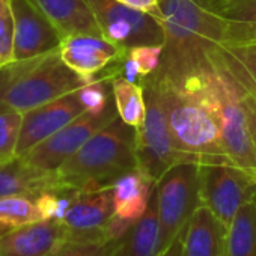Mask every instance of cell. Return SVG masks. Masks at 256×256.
I'll list each match as a JSON object with an SVG mask.
<instances>
[{"instance_id":"cell-10","label":"cell","mask_w":256,"mask_h":256,"mask_svg":"<svg viewBox=\"0 0 256 256\" xmlns=\"http://www.w3.org/2000/svg\"><path fill=\"white\" fill-rule=\"evenodd\" d=\"M114 100L102 112H84L59 132L32 148L23 158L34 168L54 174L95 133L118 118Z\"/></svg>"},{"instance_id":"cell-17","label":"cell","mask_w":256,"mask_h":256,"mask_svg":"<svg viewBox=\"0 0 256 256\" xmlns=\"http://www.w3.org/2000/svg\"><path fill=\"white\" fill-rule=\"evenodd\" d=\"M60 186L54 174L30 166L23 157L0 162V198L29 196L38 198L47 190Z\"/></svg>"},{"instance_id":"cell-3","label":"cell","mask_w":256,"mask_h":256,"mask_svg":"<svg viewBox=\"0 0 256 256\" xmlns=\"http://www.w3.org/2000/svg\"><path fill=\"white\" fill-rule=\"evenodd\" d=\"M134 145L136 128L118 116L58 169V181L82 192L112 187L118 178L138 168Z\"/></svg>"},{"instance_id":"cell-18","label":"cell","mask_w":256,"mask_h":256,"mask_svg":"<svg viewBox=\"0 0 256 256\" xmlns=\"http://www.w3.org/2000/svg\"><path fill=\"white\" fill-rule=\"evenodd\" d=\"M162 252V229L152 193L145 214L112 247L110 256H160Z\"/></svg>"},{"instance_id":"cell-24","label":"cell","mask_w":256,"mask_h":256,"mask_svg":"<svg viewBox=\"0 0 256 256\" xmlns=\"http://www.w3.org/2000/svg\"><path fill=\"white\" fill-rule=\"evenodd\" d=\"M22 126L23 113L16 110L0 112V162L16 157Z\"/></svg>"},{"instance_id":"cell-5","label":"cell","mask_w":256,"mask_h":256,"mask_svg":"<svg viewBox=\"0 0 256 256\" xmlns=\"http://www.w3.org/2000/svg\"><path fill=\"white\" fill-rule=\"evenodd\" d=\"M140 83L145 89L146 116L144 125L136 130L134 152L138 169L157 184L170 168L192 160L178 151L174 144L162 92L156 78L148 76Z\"/></svg>"},{"instance_id":"cell-12","label":"cell","mask_w":256,"mask_h":256,"mask_svg":"<svg viewBox=\"0 0 256 256\" xmlns=\"http://www.w3.org/2000/svg\"><path fill=\"white\" fill-rule=\"evenodd\" d=\"M16 34L14 60L42 56L60 48L64 36L35 0H11Z\"/></svg>"},{"instance_id":"cell-14","label":"cell","mask_w":256,"mask_h":256,"mask_svg":"<svg viewBox=\"0 0 256 256\" xmlns=\"http://www.w3.org/2000/svg\"><path fill=\"white\" fill-rule=\"evenodd\" d=\"M59 52L62 60L88 82H92L126 53V50L119 48L104 36L90 34L65 38Z\"/></svg>"},{"instance_id":"cell-9","label":"cell","mask_w":256,"mask_h":256,"mask_svg":"<svg viewBox=\"0 0 256 256\" xmlns=\"http://www.w3.org/2000/svg\"><path fill=\"white\" fill-rule=\"evenodd\" d=\"M210 64L220 102L226 154L232 164L256 175V156L250 140L247 118L240 92L229 72L214 53L210 56Z\"/></svg>"},{"instance_id":"cell-21","label":"cell","mask_w":256,"mask_h":256,"mask_svg":"<svg viewBox=\"0 0 256 256\" xmlns=\"http://www.w3.org/2000/svg\"><path fill=\"white\" fill-rule=\"evenodd\" d=\"M226 256H256V196L247 200L230 222Z\"/></svg>"},{"instance_id":"cell-11","label":"cell","mask_w":256,"mask_h":256,"mask_svg":"<svg viewBox=\"0 0 256 256\" xmlns=\"http://www.w3.org/2000/svg\"><path fill=\"white\" fill-rule=\"evenodd\" d=\"M113 214L114 200L112 186L80 192L59 222L65 229L66 240L108 242L106 230Z\"/></svg>"},{"instance_id":"cell-6","label":"cell","mask_w":256,"mask_h":256,"mask_svg":"<svg viewBox=\"0 0 256 256\" xmlns=\"http://www.w3.org/2000/svg\"><path fill=\"white\" fill-rule=\"evenodd\" d=\"M156 204L162 229V250L184 230L199 200V163L186 162L170 168L156 184Z\"/></svg>"},{"instance_id":"cell-28","label":"cell","mask_w":256,"mask_h":256,"mask_svg":"<svg viewBox=\"0 0 256 256\" xmlns=\"http://www.w3.org/2000/svg\"><path fill=\"white\" fill-rule=\"evenodd\" d=\"M116 2L124 4L130 8H134V10H139L142 12L151 14L162 22V8H160L158 0H116Z\"/></svg>"},{"instance_id":"cell-2","label":"cell","mask_w":256,"mask_h":256,"mask_svg":"<svg viewBox=\"0 0 256 256\" xmlns=\"http://www.w3.org/2000/svg\"><path fill=\"white\" fill-rule=\"evenodd\" d=\"M164 46L162 65L156 71L164 77H181L210 64V56L222 47L256 44V23L228 20L198 0H158Z\"/></svg>"},{"instance_id":"cell-1","label":"cell","mask_w":256,"mask_h":256,"mask_svg":"<svg viewBox=\"0 0 256 256\" xmlns=\"http://www.w3.org/2000/svg\"><path fill=\"white\" fill-rule=\"evenodd\" d=\"M151 76L162 92L176 150L199 164L230 163L211 64L175 78Z\"/></svg>"},{"instance_id":"cell-15","label":"cell","mask_w":256,"mask_h":256,"mask_svg":"<svg viewBox=\"0 0 256 256\" xmlns=\"http://www.w3.org/2000/svg\"><path fill=\"white\" fill-rule=\"evenodd\" d=\"M65 240L59 220L32 222L0 236V256H48Z\"/></svg>"},{"instance_id":"cell-16","label":"cell","mask_w":256,"mask_h":256,"mask_svg":"<svg viewBox=\"0 0 256 256\" xmlns=\"http://www.w3.org/2000/svg\"><path fill=\"white\" fill-rule=\"evenodd\" d=\"M228 226L205 205L190 217L182 236V256H226Z\"/></svg>"},{"instance_id":"cell-23","label":"cell","mask_w":256,"mask_h":256,"mask_svg":"<svg viewBox=\"0 0 256 256\" xmlns=\"http://www.w3.org/2000/svg\"><path fill=\"white\" fill-rule=\"evenodd\" d=\"M47 220L36 202L29 196L0 198V236L32 222Z\"/></svg>"},{"instance_id":"cell-25","label":"cell","mask_w":256,"mask_h":256,"mask_svg":"<svg viewBox=\"0 0 256 256\" xmlns=\"http://www.w3.org/2000/svg\"><path fill=\"white\" fill-rule=\"evenodd\" d=\"M14 12L11 0H0V65L14 60Z\"/></svg>"},{"instance_id":"cell-4","label":"cell","mask_w":256,"mask_h":256,"mask_svg":"<svg viewBox=\"0 0 256 256\" xmlns=\"http://www.w3.org/2000/svg\"><path fill=\"white\" fill-rule=\"evenodd\" d=\"M89 82L72 71L60 52L0 65V112L26 113Z\"/></svg>"},{"instance_id":"cell-19","label":"cell","mask_w":256,"mask_h":256,"mask_svg":"<svg viewBox=\"0 0 256 256\" xmlns=\"http://www.w3.org/2000/svg\"><path fill=\"white\" fill-rule=\"evenodd\" d=\"M156 182L138 168L118 178L113 184L114 214L126 222H138L146 211Z\"/></svg>"},{"instance_id":"cell-29","label":"cell","mask_w":256,"mask_h":256,"mask_svg":"<svg viewBox=\"0 0 256 256\" xmlns=\"http://www.w3.org/2000/svg\"><path fill=\"white\" fill-rule=\"evenodd\" d=\"M182 236H184V230L169 244L168 248L162 252L160 256H182Z\"/></svg>"},{"instance_id":"cell-13","label":"cell","mask_w":256,"mask_h":256,"mask_svg":"<svg viewBox=\"0 0 256 256\" xmlns=\"http://www.w3.org/2000/svg\"><path fill=\"white\" fill-rule=\"evenodd\" d=\"M80 89L23 113V126L16 150L17 157H24L38 144L88 112Z\"/></svg>"},{"instance_id":"cell-22","label":"cell","mask_w":256,"mask_h":256,"mask_svg":"<svg viewBox=\"0 0 256 256\" xmlns=\"http://www.w3.org/2000/svg\"><path fill=\"white\" fill-rule=\"evenodd\" d=\"M112 92L119 118L125 124L134 126L136 130L140 128L146 116L145 89L142 83H133L124 77H114L112 80Z\"/></svg>"},{"instance_id":"cell-31","label":"cell","mask_w":256,"mask_h":256,"mask_svg":"<svg viewBox=\"0 0 256 256\" xmlns=\"http://www.w3.org/2000/svg\"><path fill=\"white\" fill-rule=\"evenodd\" d=\"M252 48H253V53H254V59H256V44H254V46H252Z\"/></svg>"},{"instance_id":"cell-30","label":"cell","mask_w":256,"mask_h":256,"mask_svg":"<svg viewBox=\"0 0 256 256\" xmlns=\"http://www.w3.org/2000/svg\"><path fill=\"white\" fill-rule=\"evenodd\" d=\"M198 2L205 6L206 10L212 11V12H217L218 10H222L223 6L229 5L230 2H234V0H198Z\"/></svg>"},{"instance_id":"cell-27","label":"cell","mask_w":256,"mask_h":256,"mask_svg":"<svg viewBox=\"0 0 256 256\" xmlns=\"http://www.w3.org/2000/svg\"><path fill=\"white\" fill-rule=\"evenodd\" d=\"M216 14L234 22L256 23V0H234Z\"/></svg>"},{"instance_id":"cell-7","label":"cell","mask_w":256,"mask_h":256,"mask_svg":"<svg viewBox=\"0 0 256 256\" xmlns=\"http://www.w3.org/2000/svg\"><path fill=\"white\" fill-rule=\"evenodd\" d=\"M256 196V175L232 163L199 164V200L228 228L238 210Z\"/></svg>"},{"instance_id":"cell-20","label":"cell","mask_w":256,"mask_h":256,"mask_svg":"<svg viewBox=\"0 0 256 256\" xmlns=\"http://www.w3.org/2000/svg\"><path fill=\"white\" fill-rule=\"evenodd\" d=\"M36 5L59 29L64 40L72 35H101L88 0H35Z\"/></svg>"},{"instance_id":"cell-26","label":"cell","mask_w":256,"mask_h":256,"mask_svg":"<svg viewBox=\"0 0 256 256\" xmlns=\"http://www.w3.org/2000/svg\"><path fill=\"white\" fill-rule=\"evenodd\" d=\"M113 246L102 241L65 240L48 256H110Z\"/></svg>"},{"instance_id":"cell-8","label":"cell","mask_w":256,"mask_h":256,"mask_svg":"<svg viewBox=\"0 0 256 256\" xmlns=\"http://www.w3.org/2000/svg\"><path fill=\"white\" fill-rule=\"evenodd\" d=\"M101 35L122 50L140 46H164L162 22L116 0H88Z\"/></svg>"}]
</instances>
